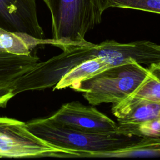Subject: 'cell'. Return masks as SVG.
Returning <instances> with one entry per match:
<instances>
[{"instance_id":"16","label":"cell","mask_w":160,"mask_h":160,"mask_svg":"<svg viewBox=\"0 0 160 160\" xmlns=\"http://www.w3.org/2000/svg\"><path fill=\"white\" fill-rule=\"evenodd\" d=\"M119 134L140 138H160V118L128 128L121 131Z\"/></svg>"},{"instance_id":"1","label":"cell","mask_w":160,"mask_h":160,"mask_svg":"<svg viewBox=\"0 0 160 160\" xmlns=\"http://www.w3.org/2000/svg\"><path fill=\"white\" fill-rule=\"evenodd\" d=\"M26 124L32 133L45 141L75 151L82 157L92 158L96 154L116 151L130 146L141 138L118 132H86L64 126L49 117L34 119Z\"/></svg>"},{"instance_id":"18","label":"cell","mask_w":160,"mask_h":160,"mask_svg":"<svg viewBox=\"0 0 160 160\" xmlns=\"http://www.w3.org/2000/svg\"><path fill=\"white\" fill-rule=\"evenodd\" d=\"M154 46L156 48H157V49H160V45H159V44H154Z\"/></svg>"},{"instance_id":"19","label":"cell","mask_w":160,"mask_h":160,"mask_svg":"<svg viewBox=\"0 0 160 160\" xmlns=\"http://www.w3.org/2000/svg\"><path fill=\"white\" fill-rule=\"evenodd\" d=\"M43 1H44V3H46V2H47V1H48V0H43Z\"/></svg>"},{"instance_id":"3","label":"cell","mask_w":160,"mask_h":160,"mask_svg":"<svg viewBox=\"0 0 160 160\" xmlns=\"http://www.w3.org/2000/svg\"><path fill=\"white\" fill-rule=\"evenodd\" d=\"M148 74V68L134 62L109 68L71 88L83 93L92 106L118 104L131 96Z\"/></svg>"},{"instance_id":"8","label":"cell","mask_w":160,"mask_h":160,"mask_svg":"<svg viewBox=\"0 0 160 160\" xmlns=\"http://www.w3.org/2000/svg\"><path fill=\"white\" fill-rule=\"evenodd\" d=\"M0 28L44 39L37 14L36 0H0Z\"/></svg>"},{"instance_id":"10","label":"cell","mask_w":160,"mask_h":160,"mask_svg":"<svg viewBox=\"0 0 160 160\" xmlns=\"http://www.w3.org/2000/svg\"><path fill=\"white\" fill-rule=\"evenodd\" d=\"M39 61V58L36 55L21 56L0 51V88L11 89L18 78Z\"/></svg>"},{"instance_id":"2","label":"cell","mask_w":160,"mask_h":160,"mask_svg":"<svg viewBox=\"0 0 160 160\" xmlns=\"http://www.w3.org/2000/svg\"><path fill=\"white\" fill-rule=\"evenodd\" d=\"M107 1L48 0L45 4L51 12L53 39L62 45L85 41L86 33L101 23Z\"/></svg>"},{"instance_id":"15","label":"cell","mask_w":160,"mask_h":160,"mask_svg":"<svg viewBox=\"0 0 160 160\" xmlns=\"http://www.w3.org/2000/svg\"><path fill=\"white\" fill-rule=\"evenodd\" d=\"M107 7L131 9L160 14V0H108Z\"/></svg>"},{"instance_id":"5","label":"cell","mask_w":160,"mask_h":160,"mask_svg":"<svg viewBox=\"0 0 160 160\" xmlns=\"http://www.w3.org/2000/svg\"><path fill=\"white\" fill-rule=\"evenodd\" d=\"M47 156H79V154L45 141L32 133L26 122L0 117V158Z\"/></svg>"},{"instance_id":"11","label":"cell","mask_w":160,"mask_h":160,"mask_svg":"<svg viewBox=\"0 0 160 160\" xmlns=\"http://www.w3.org/2000/svg\"><path fill=\"white\" fill-rule=\"evenodd\" d=\"M52 44L59 48L61 42L54 39H44L35 38L21 32H12L0 28V51L15 55L28 56L32 50L39 44Z\"/></svg>"},{"instance_id":"4","label":"cell","mask_w":160,"mask_h":160,"mask_svg":"<svg viewBox=\"0 0 160 160\" xmlns=\"http://www.w3.org/2000/svg\"><path fill=\"white\" fill-rule=\"evenodd\" d=\"M94 44L85 41L62 45L61 54L47 61H39L18 78L11 87L13 94L15 96L27 91L43 90L54 86L72 68L94 58L92 49Z\"/></svg>"},{"instance_id":"13","label":"cell","mask_w":160,"mask_h":160,"mask_svg":"<svg viewBox=\"0 0 160 160\" xmlns=\"http://www.w3.org/2000/svg\"><path fill=\"white\" fill-rule=\"evenodd\" d=\"M160 157V138H141L138 142L116 151L101 152L92 158H158Z\"/></svg>"},{"instance_id":"6","label":"cell","mask_w":160,"mask_h":160,"mask_svg":"<svg viewBox=\"0 0 160 160\" xmlns=\"http://www.w3.org/2000/svg\"><path fill=\"white\" fill-rule=\"evenodd\" d=\"M155 43L146 40L129 43H119L114 40H106L94 44L92 49L93 58H101L112 68L136 62L140 64L150 65L160 62V49Z\"/></svg>"},{"instance_id":"12","label":"cell","mask_w":160,"mask_h":160,"mask_svg":"<svg viewBox=\"0 0 160 160\" xmlns=\"http://www.w3.org/2000/svg\"><path fill=\"white\" fill-rule=\"evenodd\" d=\"M109 68L108 64L101 58L86 60L72 68L65 74L54 86L53 89H62L72 87L89 79L103 71Z\"/></svg>"},{"instance_id":"17","label":"cell","mask_w":160,"mask_h":160,"mask_svg":"<svg viewBox=\"0 0 160 160\" xmlns=\"http://www.w3.org/2000/svg\"><path fill=\"white\" fill-rule=\"evenodd\" d=\"M14 96V94L9 88H0V108H5Z\"/></svg>"},{"instance_id":"14","label":"cell","mask_w":160,"mask_h":160,"mask_svg":"<svg viewBox=\"0 0 160 160\" xmlns=\"http://www.w3.org/2000/svg\"><path fill=\"white\" fill-rule=\"evenodd\" d=\"M126 99L146 100L160 104V62L149 65L142 82Z\"/></svg>"},{"instance_id":"7","label":"cell","mask_w":160,"mask_h":160,"mask_svg":"<svg viewBox=\"0 0 160 160\" xmlns=\"http://www.w3.org/2000/svg\"><path fill=\"white\" fill-rule=\"evenodd\" d=\"M49 118L64 126L86 132H118L117 122L92 106L84 105L78 101L62 105Z\"/></svg>"},{"instance_id":"9","label":"cell","mask_w":160,"mask_h":160,"mask_svg":"<svg viewBox=\"0 0 160 160\" xmlns=\"http://www.w3.org/2000/svg\"><path fill=\"white\" fill-rule=\"evenodd\" d=\"M111 112L118 120V132L129 127L160 118V104L152 101L125 99L112 104Z\"/></svg>"}]
</instances>
